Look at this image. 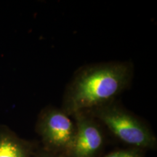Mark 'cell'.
<instances>
[{"instance_id":"7","label":"cell","mask_w":157,"mask_h":157,"mask_svg":"<svg viewBox=\"0 0 157 157\" xmlns=\"http://www.w3.org/2000/svg\"><path fill=\"white\" fill-rule=\"evenodd\" d=\"M33 157H67L63 154H55V153L47 151L43 149L42 147H38L35 151Z\"/></svg>"},{"instance_id":"6","label":"cell","mask_w":157,"mask_h":157,"mask_svg":"<svg viewBox=\"0 0 157 157\" xmlns=\"http://www.w3.org/2000/svg\"><path fill=\"white\" fill-rule=\"evenodd\" d=\"M103 157H144V151L135 148L118 149L109 152Z\"/></svg>"},{"instance_id":"1","label":"cell","mask_w":157,"mask_h":157,"mask_svg":"<svg viewBox=\"0 0 157 157\" xmlns=\"http://www.w3.org/2000/svg\"><path fill=\"white\" fill-rule=\"evenodd\" d=\"M133 74L131 62H105L84 66L66 87L61 109L71 117L115 101L131 84Z\"/></svg>"},{"instance_id":"4","label":"cell","mask_w":157,"mask_h":157,"mask_svg":"<svg viewBox=\"0 0 157 157\" xmlns=\"http://www.w3.org/2000/svg\"><path fill=\"white\" fill-rule=\"evenodd\" d=\"M76 132L67 157H98L105 144V135L100 123L86 111L74 113Z\"/></svg>"},{"instance_id":"2","label":"cell","mask_w":157,"mask_h":157,"mask_svg":"<svg viewBox=\"0 0 157 157\" xmlns=\"http://www.w3.org/2000/svg\"><path fill=\"white\" fill-rule=\"evenodd\" d=\"M86 112L103 124L116 137L130 148L143 151L156 148L157 139L151 129L115 101Z\"/></svg>"},{"instance_id":"5","label":"cell","mask_w":157,"mask_h":157,"mask_svg":"<svg viewBox=\"0 0 157 157\" xmlns=\"http://www.w3.org/2000/svg\"><path fill=\"white\" fill-rule=\"evenodd\" d=\"M38 146L0 124V157H33Z\"/></svg>"},{"instance_id":"3","label":"cell","mask_w":157,"mask_h":157,"mask_svg":"<svg viewBox=\"0 0 157 157\" xmlns=\"http://www.w3.org/2000/svg\"><path fill=\"white\" fill-rule=\"evenodd\" d=\"M71 117L61 109L53 106L45 107L41 111L36 123V132L44 150L67 156L76 132L75 121Z\"/></svg>"}]
</instances>
